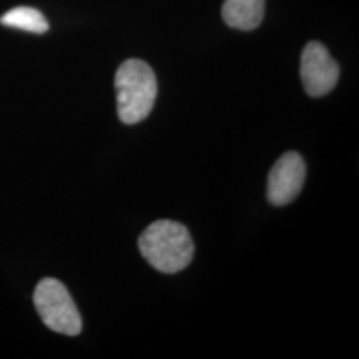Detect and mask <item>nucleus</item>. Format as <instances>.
<instances>
[{"instance_id": "0eeeda50", "label": "nucleus", "mask_w": 359, "mask_h": 359, "mask_svg": "<svg viewBox=\"0 0 359 359\" xmlns=\"http://www.w3.org/2000/svg\"><path fill=\"white\" fill-rule=\"evenodd\" d=\"M3 26L23 29L32 34H44L48 31V22L43 13L32 7H16L0 18Z\"/></svg>"}, {"instance_id": "f257e3e1", "label": "nucleus", "mask_w": 359, "mask_h": 359, "mask_svg": "<svg viewBox=\"0 0 359 359\" xmlns=\"http://www.w3.org/2000/svg\"><path fill=\"white\" fill-rule=\"evenodd\" d=\"M139 250L154 269L173 274L192 262L194 244L187 226L177 221L158 219L142 231Z\"/></svg>"}, {"instance_id": "f03ea898", "label": "nucleus", "mask_w": 359, "mask_h": 359, "mask_svg": "<svg viewBox=\"0 0 359 359\" xmlns=\"http://www.w3.org/2000/svg\"><path fill=\"white\" fill-rule=\"evenodd\" d=\"M117 114L124 124L133 126L154 109L157 80L154 69L139 59H129L118 67L115 76Z\"/></svg>"}, {"instance_id": "39448f33", "label": "nucleus", "mask_w": 359, "mask_h": 359, "mask_svg": "<svg viewBox=\"0 0 359 359\" xmlns=\"http://www.w3.org/2000/svg\"><path fill=\"white\" fill-rule=\"evenodd\" d=\"M306 176L304 158L297 152H286L273 165L268 177V200L273 205L290 204L302 191Z\"/></svg>"}, {"instance_id": "7ed1b4c3", "label": "nucleus", "mask_w": 359, "mask_h": 359, "mask_svg": "<svg viewBox=\"0 0 359 359\" xmlns=\"http://www.w3.org/2000/svg\"><path fill=\"white\" fill-rule=\"evenodd\" d=\"M34 304L44 325L52 332L75 337L81 332L83 322L76 305L63 283L44 278L34 293Z\"/></svg>"}, {"instance_id": "423d86ee", "label": "nucleus", "mask_w": 359, "mask_h": 359, "mask_svg": "<svg viewBox=\"0 0 359 359\" xmlns=\"http://www.w3.org/2000/svg\"><path fill=\"white\" fill-rule=\"evenodd\" d=\"M265 15V0H225L224 22L229 27L250 31L261 25Z\"/></svg>"}, {"instance_id": "20e7f679", "label": "nucleus", "mask_w": 359, "mask_h": 359, "mask_svg": "<svg viewBox=\"0 0 359 359\" xmlns=\"http://www.w3.org/2000/svg\"><path fill=\"white\" fill-rule=\"evenodd\" d=\"M339 77V67L326 47L310 41L301 56V79L311 97H321L332 92Z\"/></svg>"}]
</instances>
